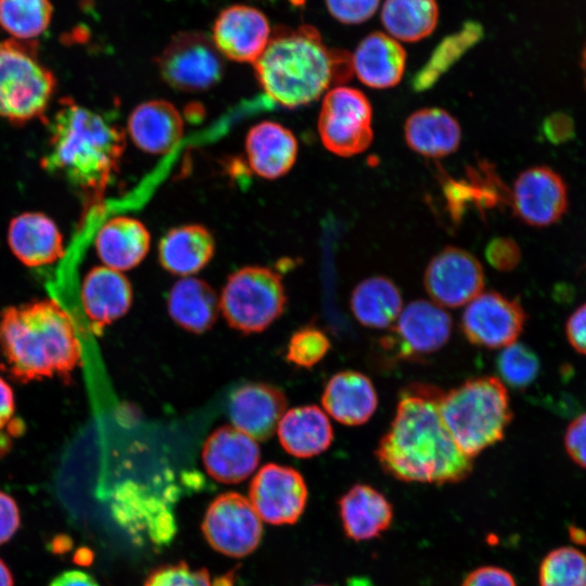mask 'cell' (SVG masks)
Here are the masks:
<instances>
[{
  "mask_svg": "<svg viewBox=\"0 0 586 586\" xmlns=\"http://www.w3.org/2000/svg\"><path fill=\"white\" fill-rule=\"evenodd\" d=\"M351 309L365 327L387 328L396 321L402 309L400 291L385 277H370L359 282L351 295Z\"/></svg>",
  "mask_w": 586,
  "mask_h": 586,
  "instance_id": "cell-31",
  "label": "cell"
},
{
  "mask_svg": "<svg viewBox=\"0 0 586 586\" xmlns=\"http://www.w3.org/2000/svg\"><path fill=\"white\" fill-rule=\"evenodd\" d=\"M496 368L507 385L525 388L537 378L540 365L533 349L523 343L514 342L499 353Z\"/></svg>",
  "mask_w": 586,
  "mask_h": 586,
  "instance_id": "cell-36",
  "label": "cell"
},
{
  "mask_svg": "<svg viewBox=\"0 0 586 586\" xmlns=\"http://www.w3.org/2000/svg\"><path fill=\"white\" fill-rule=\"evenodd\" d=\"M381 344L399 358H415L442 348L450 337L453 320L442 306L417 300L402 309Z\"/></svg>",
  "mask_w": 586,
  "mask_h": 586,
  "instance_id": "cell-12",
  "label": "cell"
},
{
  "mask_svg": "<svg viewBox=\"0 0 586 586\" xmlns=\"http://www.w3.org/2000/svg\"><path fill=\"white\" fill-rule=\"evenodd\" d=\"M202 531L215 550L241 558L257 548L263 525L247 498L238 493H225L208 506Z\"/></svg>",
  "mask_w": 586,
  "mask_h": 586,
  "instance_id": "cell-10",
  "label": "cell"
},
{
  "mask_svg": "<svg viewBox=\"0 0 586 586\" xmlns=\"http://www.w3.org/2000/svg\"><path fill=\"white\" fill-rule=\"evenodd\" d=\"M485 257L495 269L510 271L518 266L521 259V251L512 239L497 237L487 243Z\"/></svg>",
  "mask_w": 586,
  "mask_h": 586,
  "instance_id": "cell-40",
  "label": "cell"
},
{
  "mask_svg": "<svg viewBox=\"0 0 586 586\" xmlns=\"http://www.w3.org/2000/svg\"><path fill=\"white\" fill-rule=\"evenodd\" d=\"M565 333L571 346L586 355V303L579 306L568 319Z\"/></svg>",
  "mask_w": 586,
  "mask_h": 586,
  "instance_id": "cell-44",
  "label": "cell"
},
{
  "mask_svg": "<svg viewBox=\"0 0 586 586\" xmlns=\"http://www.w3.org/2000/svg\"><path fill=\"white\" fill-rule=\"evenodd\" d=\"M461 586H518L514 577L499 566H482L473 570Z\"/></svg>",
  "mask_w": 586,
  "mask_h": 586,
  "instance_id": "cell-42",
  "label": "cell"
},
{
  "mask_svg": "<svg viewBox=\"0 0 586 586\" xmlns=\"http://www.w3.org/2000/svg\"><path fill=\"white\" fill-rule=\"evenodd\" d=\"M48 128L43 169L100 199L118 169L126 146L124 131L69 98L62 99Z\"/></svg>",
  "mask_w": 586,
  "mask_h": 586,
  "instance_id": "cell-4",
  "label": "cell"
},
{
  "mask_svg": "<svg viewBox=\"0 0 586 586\" xmlns=\"http://www.w3.org/2000/svg\"><path fill=\"white\" fill-rule=\"evenodd\" d=\"M163 80L182 92L211 89L222 77V55L209 35L198 30L179 31L156 59Z\"/></svg>",
  "mask_w": 586,
  "mask_h": 586,
  "instance_id": "cell-9",
  "label": "cell"
},
{
  "mask_svg": "<svg viewBox=\"0 0 586 586\" xmlns=\"http://www.w3.org/2000/svg\"><path fill=\"white\" fill-rule=\"evenodd\" d=\"M55 89L36 40L0 39V118L22 125L44 117Z\"/></svg>",
  "mask_w": 586,
  "mask_h": 586,
  "instance_id": "cell-6",
  "label": "cell"
},
{
  "mask_svg": "<svg viewBox=\"0 0 586 586\" xmlns=\"http://www.w3.org/2000/svg\"><path fill=\"white\" fill-rule=\"evenodd\" d=\"M52 15L51 0H0V27L14 39L36 40Z\"/></svg>",
  "mask_w": 586,
  "mask_h": 586,
  "instance_id": "cell-34",
  "label": "cell"
},
{
  "mask_svg": "<svg viewBox=\"0 0 586 586\" xmlns=\"http://www.w3.org/2000/svg\"><path fill=\"white\" fill-rule=\"evenodd\" d=\"M249 500L270 524L295 523L305 510L308 491L304 477L291 467L267 463L253 477Z\"/></svg>",
  "mask_w": 586,
  "mask_h": 586,
  "instance_id": "cell-13",
  "label": "cell"
},
{
  "mask_svg": "<svg viewBox=\"0 0 586 586\" xmlns=\"http://www.w3.org/2000/svg\"><path fill=\"white\" fill-rule=\"evenodd\" d=\"M49 586H99V584L88 573L74 570L61 573Z\"/></svg>",
  "mask_w": 586,
  "mask_h": 586,
  "instance_id": "cell-46",
  "label": "cell"
},
{
  "mask_svg": "<svg viewBox=\"0 0 586 586\" xmlns=\"http://www.w3.org/2000/svg\"><path fill=\"white\" fill-rule=\"evenodd\" d=\"M285 303V290L276 271L246 266L228 277L219 307L231 328L243 333H257L282 315Z\"/></svg>",
  "mask_w": 586,
  "mask_h": 586,
  "instance_id": "cell-7",
  "label": "cell"
},
{
  "mask_svg": "<svg viewBox=\"0 0 586 586\" xmlns=\"http://www.w3.org/2000/svg\"><path fill=\"white\" fill-rule=\"evenodd\" d=\"M582 69H583V73H584V78H585V84H586V44L583 49V53H582Z\"/></svg>",
  "mask_w": 586,
  "mask_h": 586,
  "instance_id": "cell-48",
  "label": "cell"
},
{
  "mask_svg": "<svg viewBox=\"0 0 586 586\" xmlns=\"http://www.w3.org/2000/svg\"><path fill=\"white\" fill-rule=\"evenodd\" d=\"M167 309L178 326L200 334L215 323L219 302L213 288L204 280L186 277L171 286Z\"/></svg>",
  "mask_w": 586,
  "mask_h": 586,
  "instance_id": "cell-30",
  "label": "cell"
},
{
  "mask_svg": "<svg viewBox=\"0 0 586 586\" xmlns=\"http://www.w3.org/2000/svg\"><path fill=\"white\" fill-rule=\"evenodd\" d=\"M15 410L14 393L10 384L0 377V429L13 417Z\"/></svg>",
  "mask_w": 586,
  "mask_h": 586,
  "instance_id": "cell-45",
  "label": "cell"
},
{
  "mask_svg": "<svg viewBox=\"0 0 586 586\" xmlns=\"http://www.w3.org/2000/svg\"><path fill=\"white\" fill-rule=\"evenodd\" d=\"M260 458L256 441L234 426H221L205 441L202 459L208 474L225 484L247 479Z\"/></svg>",
  "mask_w": 586,
  "mask_h": 586,
  "instance_id": "cell-17",
  "label": "cell"
},
{
  "mask_svg": "<svg viewBox=\"0 0 586 586\" xmlns=\"http://www.w3.org/2000/svg\"><path fill=\"white\" fill-rule=\"evenodd\" d=\"M539 586H586V553L572 546H560L542 559Z\"/></svg>",
  "mask_w": 586,
  "mask_h": 586,
  "instance_id": "cell-35",
  "label": "cell"
},
{
  "mask_svg": "<svg viewBox=\"0 0 586 586\" xmlns=\"http://www.w3.org/2000/svg\"><path fill=\"white\" fill-rule=\"evenodd\" d=\"M345 534L356 542L369 540L385 532L393 520L386 497L366 484L351 487L339 500Z\"/></svg>",
  "mask_w": 586,
  "mask_h": 586,
  "instance_id": "cell-26",
  "label": "cell"
},
{
  "mask_svg": "<svg viewBox=\"0 0 586 586\" xmlns=\"http://www.w3.org/2000/svg\"><path fill=\"white\" fill-rule=\"evenodd\" d=\"M245 153L252 171L272 180L286 175L293 167L298 144L290 129L279 123L264 120L249 130Z\"/></svg>",
  "mask_w": 586,
  "mask_h": 586,
  "instance_id": "cell-20",
  "label": "cell"
},
{
  "mask_svg": "<svg viewBox=\"0 0 586 586\" xmlns=\"http://www.w3.org/2000/svg\"><path fill=\"white\" fill-rule=\"evenodd\" d=\"M151 235L138 219L117 216L97 232L94 246L104 266L123 271L138 266L146 256Z\"/></svg>",
  "mask_w": 586,
  "mask_h": 586,
  "instance_id": "cell-25",
  "label": "cell"
},
{
  "mask_svg": "<svg viewBox=\"0 0 586 586\" xmlns=\"http://www.w3.org/2000/svg\"><path fill=\"white\" fill-rule=\"evenodd\" d=\"M265 93L281 106L295 109L318 100L332 86L351 79L352 55L329 48L311 25L278 26L253 63Z\"/></svg>",
  "mask_w": 586,
  "mask_h": 586,
  "instance_id": "cell-2",
  "label": "cell"
},
{
  "mask_svg": "<svg viewBox=\"0 0 586 586\" xmlns=\"http://www.w3.org/2000/svg\"><path fill=\"white\" fill-rule=\"evenodd\" d=\"M324 410L337 422L359 425L367 422L378 406V395L371 380L358 371L344 370L333 374L321 396Z\"/></svg>",
  "mask_w": 586,
  "mask_h": 586,
  "instance_id": "cell-24",
  "label": "cell"
},
{
  "mask_svg": "<svg viewBox=\"0 0 586 586\" xmlns=\"http://www.w3.org/2000/svg\"><path fill=\"white\" fill-rule=\"evenodd\" d=\"M437 407L454 442L471 459L501 441L512 419L508 391L496 377L472 378L440 391Z\"/></svg>",
  "mask_w": 586,
  "mask_h": 586,
  "instance_id": "cell-5",
  "label": "cell"
},
{
  "mask_svg": "<svg viewBox=\"0 0 586 586\" xmlns=\"http://www.w3.org/2000/svg\"><path fill=\"white\" fill-rule=\"evenodd\" d=\"M286 407L284 394L266 383L244 384L231 394L229 417L234 428L266 441L272 436Z\"/></svg>",
  "mask_w": 586,
  "mask_h": 586,
  "instance_id": "cell-18",
  "label": "cell"
},
{
  "mask_svg": "<svg viewBox=\"0 0 586 586\" xmlns=\"http://www.w3.org/2000/svg\"><path fill=\"white\" fill-rule=\"evenodd\" d=\"M271 28L256 8L233 4L216 17L211 38L219 53L239 63H254L269 42Z\"/></svg>",
  "mask_w": 586,
  "mask_h": 586,
  "instance_id": "cell-16",
  "label": "cell"
},
{
  "mask_svg": "<svg viewBox=\"0 0 586 586\" xmlns=\"http://www.w3.org/2000/svg\"><path fill=\"white\" fill-rule=\"evenodd\" d=\"M215 240L202 225H183L168 230L158 243V262L162 267L182 277L202 270L212 259Z\"/></svg>",
  "mask_w": 586,
  "mask_h": 586,
  "instance_id": "cell-27",
  "label": "cell"
},
{
  "mask_svg": "<svg viewBox=\"0 0 586 586\" xmlns=\"http://www.w3.org/2000/svg\"><path fill=\"white\" fill-rule=\"evenodd\" d=\"M526 321V314L517 300L498 292H481L466 306L460 327L473 345L500 348L517 341Z\"/></svg>",
  "mask_w": 586,
  "mask_h": 586,
  "instance_id": "cell-11",
  "label": "cell"
},
{
  "mask_svg": "<svg viewBox=\"0 0 586 586\" xmlns=\"http://www.w3.org/2000/svg\"><path fill=\"white\" fill-rule=\"evenodd\" d=\"M330 15L346 25H358L370 20L381 0H324Z\"/></svg>",
  "mask_w": 586,
  "mask_h": 586,
  "instance_id": "cell-39",
  "label": "cell"
},
{
  "mask_svg": "<svg viewBox=\"0 0 586 586\" xmlns=\"http://www.w3.org/2000/svg\"><path fill=\"white\" fill-rule=\"evenodd\" d=\"M318 132L331 153L351 157L367 150L373 140L372 106L360 90L335 86L323 97Z\"/></svg>",
  "mask_w": 586,
  "mask_h": 586,
  "instance_id": "cell-8",
  "label": "cell"
},
{
  "mask_svg": "<svg viewBox=\"0 0 586 586\" xmlns=\"http://www.w3.org/2000/svg\"><path fill=\"white\" fill-rule=\"evenodd\" d=\"M327 334L315 326H306L291 336L286 359L303 368H311L318 364L330 349Z\"/></svg>",
  "mask_w": 586,
  "mask_h": 586,
  "instance_id": "cell-37",
  "label": "cell"
},
{
  "mask_svg": "<svg viewBox=\"0 0 586 586\" xmlns=\"http://www.w3.org/2000/svg\"><path fill=\"white\" fill-rule=\"evenodd\" d=\"M0 348L10 373L23 383L46 378L69 383L81 357L73 319L53 298L4 308Z\"/></svg>",
  "mask_w": 586,
  "mask_h": 586,
  "instance_id": "cell-3",
  "label": "cell"
},
{
  "mask_svg": "<svg viewBox=\"0 0 586 586\" xmlns=\"http://www.w3.org/2000/svg\"><path fill=\"white\" fill-rule=\"evenodd\" d=\"M316 586H326V585H316Z\"/></svg>",
  "mask_w": 586,
  "mask_h": 586,
  "instance_id": "cell-49",
  "label": "cell"
},
{
  "mask_svg": "<svg viewBox=\"0 0 586 586\" xmlns=\"http://www.w3.org/2000/svg\"><path fill=\"white\" fill-rule=\"evenodd\" d=\"M564 447L569 457L586 469V412L578 415L568 425L564 434Z\"/></svg>",
  "mask_w": 586,
  "mask_h": 586,
  "instance_id": "cell-41",
  "label": "cell"
},
{
  "mask_svg": "<svg viewBox=\"0 0 586 586\" xmlns=\"http://www.w3.org/2000/svg\"><path fill=\"white\" fill-rule=\"evenodd\" d=\"M8 243L14 256L28 267L50 265L64 255L63 235L43 213L26 212L12 218Z\"/></svg>",
  "mask_w": 586,
  "mask_h": 586,
  "instance_id": "cell-19",
  "label": "cell"
},
{
  "mask_svg": "<svg viewBox=\"0 0 586 586\" xmlns=\"http://www.w3.org/2000/svg\"><path fill=\"white\" fill-rule=\"evenodd\" d=\"M13 576L8 565L0 559V586H13Z\"/></svg>",
  "mask_w": 586,
  "mask_h": 586,
  "instance_id": "cell-47",
  "label": "cell"
},
{
  "mask_svg": "<svg viewBox=\"0 0 586 586\" xmlns=\"http://www.w3.org/2000/svg\"><path fill=\"white\" fill-rule=\"evenodd\" d=\"M278 424L281 446L288 454L297 458L320 455L333 441V429L329 418L315 405L288 410Z\"/></svg>",
  "mask_w": 586,
  "mask_h": 586,
  "instance_id": "cell-28",
  "label": "cell"
},
{
  "mask_svg": "<svg viewBox=\"0 0 586 586\" xmlns=\"http://www.w3.org/2000/svg\"><path fill=\"white\" fill-rule=\"evenodd\" d=\"M424 286L435 304L456 308L468 304L482 292L484 271L471 253L447 246L429 262Z\"/></svg>",
  "mask_w": 586,
  "mask_h": 586,
  "instance_id": "cell-14",
  "label": "cell"
},
{
  "mask_svg": "<svg viewBox=\"0 0 586 586\" xmlns=\"http://www.w3.org/2000/svg\"><path fill=\"white\" fill-rule=\"evenodd\" d=\"M404 136L407 145L416 153L438 158L457 151L461 141V127L447 111L424 107L408 116Z\"/></svg>",
  "mask_w": 586,
  "mask_h": 586,
  "instance_id": "cell-29",
  "label": "cell"
},
{
  "mask_svg": "<svg viewBox=\"0 0 586 586\" xmlns=\"http://www.w3.org/2000/svg\"><path fill=\"white\" fill-rule=\"evenodd\" d=\"M20 519L15 500L0 491V545L12 538L20 526Z\"/></svg>",
  "mask_w": 586,
  "mask_h": 586,
  "instance_id": "cell-43",
  "label": "cell"
},
{
  "mask_svg": "<svg viewBox=\"0 0 586 586\" xmlns=\"http://www.w3.org/2000/svg\"><path fill=\"white\" fill-rule=\"evenodd\" d=\"M514 214L523 222L545 227L558 221L569 206L563 178L548 166H533L519 174L510 193Z\"/></svg>",
  "mask_w": 586,
  "mask_h": 586,
  "instance_id": "cell-15",
  "label": "cell"
},
{
  "mask_svg": "<svg viewBox=\"0 0 586 586\" xmlns=\"http://www.w3.org/2000/svg\"><path fill=\"white\" fill-rule=\"evenodd\" d=\"M484 37L477 21H467L455 33L444 37L433 49L424 65L413 75L411 86L420 92L430 89L455 63Z\"/></svg>",
  "mask_w": 586,
  "mask_h": 586,
  "instance_id": "cell-33",
  "label": "cell"
},
{
  "mask_svg": "<svg viewBox=\"0 0 586 586\" xmlns=\"http://www.w3.org/2000/svg\"><path fill=\"white\" fill-rule=\"evenodd\" d=\"M438 16L436 0H384L380 13L385 33L400 43L417 42L430 36Z\"/></svg>",
  "mask_w": 586,
  "mask_h": 586,
  "instance_id": "cell-32",
  "label": "cell"
},
{
  "mask_svg": "<svg viewBox=\"0 0 586 586\" xmlns=\"http://www.w3.org/2000/svg\"><path fill=\"white\" fill-rule=\"evenodd\" d=\"M438 388L416 385L402 393L375 457L382 469L404 482L447 484L464 480L472 459L456 445L437 407Z\"/></svg>",
  "mask_w": 586,
  "mask_h": 586,
  "instance_id": "cell-1",
  "label": "cell"
},
{
  "mask_svg": "<svg viewBox=\"0 0 586 586\" xmlns=\"http://www.w3.org/2000/svg\"><path fill=\"white\" fill-rule=\"evenodd\" d=\"M128 135L141 151L163 155L170 152L183 135V120L170 102L150 100L137 105L129 115Z\"/></svg>",
  "mask_w": 586,
  "mask_h": 586,
  "instance_id": "cell-22",
  "label": "cell"
},
{
  "mask_svg": "<svg viewBox=\"0 0 586 586\" xmlns=\"http://www.w3.org/2000/svg\"><path fill=\"white\" fill-rule=\"evenodd\" d=\"M84 310L95 328H103L123 317L132 303L129 280L118 270L97 266L85 276L81 284Z\"/></svg>",
  "mask_w": 586,
  "mask_h": 586,
  "instance_id": "cell-23",
  "label": "cell"
},
{
  "mask_svg": "<svg viewBox=\"0 0 586 586\" xmlns=\"http://www.w3.org/2000/svg\"><path fill=\"white\" fill-rule=\"evenodd\" d=\"M144 586H213L208 572L192 569L184 562L157 568L148 576Z\"/></svg>",
  "mask_w": 586,
  "mask_h": 586,
  "instance_id": "cell-38",
  "label": "cell"
},
{
  "mask_svg": "<svg viewBox=\"0 0 586 586\" xmlns=\"http://www.w3.org/2000/svg\"><path fill=\"white\" fill-rule=\"evenodd\" d=\"M407 54L399 41L383 31L361 39L352 54L353 73L366 86L387 89L403 78Z\"/></svg>",
  "mask_w": 586,
  "mask_h": 586,
  "instance_id": "cell-21",
  "label": "cell"
}]
</instances>
